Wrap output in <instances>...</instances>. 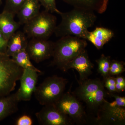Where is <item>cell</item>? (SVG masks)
I'll return each mask as SVG.
<instances>
[{
	"instance_id": "cell-2",
	"label": "cell",
	"mask_w": 125,
	"mask_h": 125,
	"mask_svg": "<svg viewBox=\"0 0 125 125\" xmlns=\"http://www.w3.org/2000/svg\"><path fill=\"white\" fill-rule=\"evenodd\" d=\"M79 86L72 93L87 106L88 123H93L107 95L103 81L100 79H87L78 81Z\"/></svg>"
},
{
	"instance_id": "cell-23",
	"label": "cell",
	"mask_w": 125,
	"mask_h": 125,
	"mask_svg": "<svg viewBox=\"0 0 125 125\" xmlns=\"http://www.w3.org/2000/svg\"><path fill=\"white\" fill-rule=\"evenodd\" d=\"M40 5L44 7L45 10L51 13L60 14L61 11L58 10L56 5V0H38Z\"/></svg>"
},
{
	"instance_id": "cell-5",
	"label": "cell",
	"mask_w": 125,
	"mask_h": 125,
	"mask_svg": "<svg viewBox=\"0 0 125 125\" xmlns=\"http://www.w3.org/2000/svg\"><path fill=\"white\" fill-rule=\"evenodd\" d=\"M57 18L44 10L24 24V32L29 37L48 39L54 33Z\"/></svg>"
},
{
	"instance_id": "cell-10",
	"label": "cell",
	"mask_w": 125,
	"mask_h": 125,
	"mask_svg": "<svg viewBox=\"0 0 125 125\" xmlns=\"http://www.w3.org/2000/svg\"><path fill=\"white\" fill-rule=\"evenodd\" d=\"M38 72L29 69H23L20 80V86L16 92L19 102L30 101L37 83Z\"/></svg>"
},
{
	"instance_id": "cell-14",
	"label": "cell",
	"mask_w": 125,
	"mask_h": 125,
	"mask_svg": "<svg viewBox=\"0 0 125 125\" xmlns=\"http://www.w3.org/2000/svg\"><path fill=\"white\" fill-rule=\"evenodd\" d=\"M114 35L111 30L104 27H97L93 31H89L86 36V40L92 43L99 50L102 49L113 37Z\"/></svg>"
},
{
	"instance_id": "cell-8",
	"label": "cell",
	"mask_w": 125,
	"mask_h": 125,
	"mask_svg": "<svg viewBox=\"0 0 125 125\" xmlns=\"http://www.w3.org/2000/svg\"><path fill=\"white\" fill-rule=\"evenodd\" d=\"M54 48V42L48 39L32 38L26 50L31 60L38 63L52 57Z\"/></svg>"
},
{
	"instance_id": "cell-26",
	"label": "cell",
	"mask_w": 125,
	"mask_h": 125,
	"mask_svg": "<svg viewBox=\"0 0 125 125\" xmlns=\"http://www.w3.org/2000/svg\"><path fill=\"white\" fill-rule=\"evenodd\" d=\"M32 120L31 117L27 115H24L18 119L16 125H32Z\"/></svg>"
},
{
	"instance_id": "cell-17",
	"label": "cell",
	"mask_w": 125,
	"mask_h": 125,
	"mask_svg": "<svg viewBox=\"0 0 125 125\" xmlns=\"http://www.w3.org/2000/svg\"><path fill=\"white\" fill-rule=\"evenodd\" d=\"M15 16L4 10L0 14V31L7 40L17 31L21 25L14 20Z\"/></svg>"
},
{
	"instance_id": "cell-7",
	"label": "cell",
	"mask_w": 125,
	"mask_h": 125,
	"mask_svg": "<svg viewBox=\"0 0 125 125\" xmlns=\"http://www.w3.org/2000/svg\"><path fill=\"white\" fill-rule=\"evenodd\" d=\"M54 105L59 111L69 117L74 123L88 124L86 112L80 101L72 93H64Z\"/></svg>"
},
{
	"instance_id": "cell-21",
	"label": "cell",
	"mask_w": 125,
	"mask_h": 125,
	"mask_svg": "<svg viewBox=\"0 0 125 125\" xmlns=\"http://www.w3.org/2000/svg\"><path fill=\"white\" fill-rule=\"evenodd\" d=\"M27 0H6L4 11L15 15Z\"/></svg>"
},
{
	"instance_id": "cell-29",
	"label": "cell",
	"mask_w": 125,
	"mask_h": 125,
	"mask_svg": "<svg viewBox=\"0 0 125 125\" xmlns=\"http://www.w3.org/2000/svg\"><path fill=\"white\" fill-rule=\"evenodd\" d=\"M2 0H0V5L2 4Z\"/></svg>"
},
{
	"instance_id": "cell-20",
	"label": "cell",
	"mask_w": 125,
	"mask_h": 125,
	"mask_svg": "<svg viewBox=\"0 0 125 125\" xmlns=\"http://www.w3.org/2000/svg\"><path fill=\"white\" fill-rule=\"evenodd\" d=\"M111 58L109 56L102 54L96 62L98 65V72L103 76V79L109 75V70L111 64Z\"/></svg>"
},
{
	"instance_id": "cell-9",
	"label": "cell",
	"mask_w": 125,
	"mask_h": 125,
	"mask_svg": "<svg viewBox=\"0 0 125 125\" xmlns=\"http://www.w3.org/2000/svg\"><path fill=\"white\" fill-rule=\"evenodd\" d=\"M37 120L43 125H72L74 123L69 117L62 113L54 104L43 106L36 113Z\"/></svg>"
},
{
	"instance_id": "cell-16",
	"label": "cell",
	"mask_w": 125,
	"mask_h": 125,
	"mask_svg": "<svg viewBox=\"0 0 125 125\" xmlns=\"http://www.w3.org/2000/svg\"><path fill=\"white\" fill-rule=\"evenodd\" d=\"M19 102L16 92L0 96V122L18 111Z\"/></svg>"
},
{
	"instance_id": "cell-4",
	"label": "cell",
	"mask_w": 125,
	"mask_h": 125,
	"mask_svg": "<svg viewBox=\"0 0 125 125\" xmlns=\"http://www.w3.org/2000/svg\"><path fill=\"white\" fill-rule=\"evenodd\" d=\"M67 83V79L62 77L49 76L36 87L34 94L40 105H52L64 93Z\"/></svg>"
},
{
	"instance_id": "cell-12",
	"label": "cell",
	"mask_w": 125,
	"mask_h": 125,
	"mask_svg": "<svg viewBox=\"0 0 125 125\" xmlns=\"http://www.w3.org/2000/svg\"><path fill=\"white\" fill-rule=\"evenodd\" d=\"M94 67V64L90 60L85 49L66 63L61 70L65 72L70 69H74L79 74V80L83 81L88 79L92 74Z\"/></svg>"
},
{
	"instance_id": "cell-11",
	"label": "cell",
	"mask_w": 125,
	"mask_h": 125,
	"mask_svg": "<svg viewBox=\"0 0 125 125\" xmlns=\"http://www.w3.org/2000/svg\"><path fill=\"white\" fill-rule=\"evenodd\" d=\"M106 100L94 124L98 125H124L125 122V109L113 108L108 106Z\"/></svg>"
},
{
	"instance_id": "cell-27",
	"label": "cell",
	"mask_w": 125,
	"mask_h": 125,
	"mask_svg": "<svg viewBox=\"0 0 125 125\" xmlns=\"http://www.w3.org/2000/svg\"><path fill=\"white\" fill-rule=\"evenodd\" d=\"M8 40L0 31V53L5 54L7 50Z\"/></svg>"
},
{
	"instance_id": "cell-19",
	"label": "cell",
	"mask_w": 125,
	"mask_h": 125,
	"mask_svg": "<svg viewBox=\"0 0 125 125\" xmlns=\"http://www.w3.org/2000/svg\"><path fill=\"white\" fill-rule=\"evenodd\" d=\"M11 57L15 63L23 69H29L35 71L39 73H42V72L35 67L31 62V59L26 49L16 53Z\"/></svg>"
},
{
	"instance_id": "cell-28",
	"label": "cell",
	"mask_w": 125,
	"mask_h": 125,
	"mask_svg": "<svg viewBox=\"0 0 125 125\" xmlns=\"http://www.w3.org/2000/svg\"><path fill=\"white\" fill-rule=\"evenodd\" d=\"M110 96L114 97L118 105L122 108H125V97H121L115 93H109Z\"/></svg>"
},
{
	"instance_id": "cell-24",
	"label": "cell",
	"mask_w": 125,
	"mask_h": 125,
	"mask_svg": "<svg viewBox=\"0 0 125 125\" xmlns=\"http://www.w3.org/2000/svg\"><path fill=\"white\" fill-rule=\"evenodd\" d=\"M103 82L104 87L107 89L109 93H116L115 77L113 76L109 75L103 79Z\"/></svg>"
},
{
	"instance_id": "cell-3",
	"label": "cell",
	"mask_w": 125,
	"mask_h": 125,
	"mask_svg": "<svg viewBox=\"0 0 125 125\" xmlns=\"http://www.w3.org/2000/svg\"><path fill=\"white\" fill-rule=\"evenodd\" d=\"M87 40L72 36L60 37L54 42L52 64L61 69L66 63L85 50Z\"/></svg>"
},
{
	"instance_id": "cell-6",
	"label": "cell",
	"mask_w": 125,
	"mask_h": 125,
	"mask_svg": "<svg viewBox=\"0 0 125 125\" xmlns=\"http://www.w3.org/2000/svg\"><path fill=\"white\" fill-rule=\"evenodd\" d=\"M23 71L11 57L0 53V96H7L14 90Z\"/></svg>"
},
{
	"instance_id": "cell-22",
	"label": "cell",
	"mask_w": 125,
	"mask_h": 125,
	"mask_svg": "<svg viewBox=\"0 0 125 125\" xmlns=\"http://www.w3.org/2000/svg\"><path fill=\"white\" fill-rule=\"evenodd\" d=\"M125 62H124L113 60L111 61L109 70V75H120L125 71Z\"/></svg>"
},
{
	"instance_id": "cell-1",
	"label": "cell",
	"mask_w": 125,
	"mask_h": 125,
	"mask_svg": "<svg viewBox=\"0 0 125 125\" xmlns=\"http://www.w3.org/2000/svg\"><path fill=\"white\" fill-rule=\"evenodd\" d=\"M61 21L57 25L54 33L58 37L72 36L86 40L89 28L93 26L97 17L94 12L74 8L59 14Z\"/></svg>"
},
{
	"instance_id": "cell-15",
	"label": "cell",
	"mask_w": 125,
	"mask_h": 125,
	"mask_svg": "<svg viewBox=\"0 0 125 125\" xmlns=\"http://www.w3.org/2000/svg\"><path fill=\"white\" fill-rule=\"evenodd\" d=\"M41 5L38 0H27L16 14L19 23L24 25L38 15Z\"/></svg>"
},
{
	"instance_id": "cell-13",
	"label": "cell",
	"mask_w": 125,
	"mask_h": 125,
	"mask_svg": "<svg viewBox=\"0 0 125 125\" xmlns=\"http://www.w3.org/2000/svg\"><path fill=\"white\" fill-rule=\"evenodd\" d=\"M74 8L103 13L107 9L109 0H62Z\"/></svg>"
},
{
	"instance_id": "cell-18",
	"label": "cell",
	"mask_w": 125,
	"mask_h": 125,
	"mask_svg": "<svg viewBox=\"0 0 125 125\" xmlns=\"http://www.w3.org/2000/svg\"><path fill=\"white\" fill-rule=\"evenodd\" d=\"M28 42L24 32L16 31L8 40L5 54L11 57L16 53L26 49Z\"/></svg>"
},
{
	"instance_id": "cell-25",
	"label": "cell",
	"mask_w": 125,
	"mask_h": 125,
	"mask_svg": "<svg viewBox=\"0 0 125 125\" xmlns=\"http://www.w3.org/2000/svg\"><path fill=\"white\" fill-rule=\"evenodd\" d=\"M116 93H122L125 90V79L123 76L117 75L115 77Z\"/></svg>"
}]
</instances>
